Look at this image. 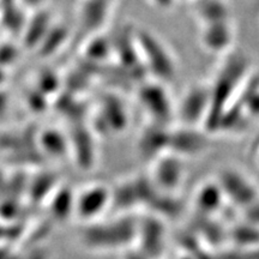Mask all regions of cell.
<instances>
[{
  "instance_id": "1",
  "label": "cell",
  "mask_w": 259,
  "mask_h": 259,
  "mask_svg": "<svg viewBox=\"0 0 259 259\" xmlns=\"http://www.w3.org/2000/svg\"><path fill=\"white\" fill-rule=\"evenodd\" d=\"M138 225L131 218L113 220L109 222H90L80 234L85 246L96 250L127 247L136 241Z\"/></svg>"
},
{
  "instance_id": "2",
  "label": "cell",
  "mask_w": 259,
  "mask_h": 259,
  "mask_svg": "<svg viewBox=\"0 0 259 259\" xmlns=\"http://www.w3.org/2000/svg\"><path fill=\"white\" fill-rule=\"evenodd\" d=\"M112 204V191L101 184L84 187L74 196L73 212L84 222H94Z\"/></svg>"
},
{
  "instance_id": "3",
  "label": "cell",
  "mask_w": 259,
  "mask_h": 259,
  "mask_svg": "<svg viewBox=\"0 0 259 259\" xmlns=\"http://www.w3.org/2000/svg\"><path fill=\"white\" fill-rule=\"evenodd\" d=\"M137 44L139 56L149 69L160 78H170L171 74H174L176 66L169 53L162 47L161 42L148 32H143L137 36Z\"/></svg>"
},
{
  "instance_id": "4",
  "label": "cell",
  "mask_w": 259,
  "mask_h": 259,
  "mask_svg": "<svg viewBox=\"0 0 259 259\" xmlns=\"http://www.w3.org/2000/svg\"><path fill=\"white\" fill-rule=\"evenodd\" d=\"M181 171H183V168L177 157H162L156 163L151 180L154 184L160 185L166 190L174 189L179 184Z\"/></svg>"
},
{
  "instance_id": "5",
  "label": "cell",
  "mask_w": 259,
  "mask_h": 259,
  "mask_svg": "<svg viewBox=\"0 0 259 259\" xmlns=\"http://www.w3.org/2000/svg\"><path fill=\"white\" fill-rule=\"evenodd\" d=\"M225 21L208 23L205 29H203V44L208 50L220 52L232 42V28Z\"/></svg>"
},
{
  "instance_id": "6",
  "label": "cell",
  "mask_w": 259,
  "mask_h": 259,
  "mask_svg": "<svg viewBox=\"0 0 259 259\" xmlns=\"http://www.w3.org/2000/svg\"><path fill=\"white\" fill-rule=\"evenodd\" d=\"M162 227L160 222L148 220L143 225H138V235L142 245L141 252L147 257L156 255L161 250L162 246Z\"/></svg>"
},
{
  "instance_id": "7",
  "label": "cell",
  "mask_w": 259,
  "mask_h": 259,
  "mask_svg": "<svg viewBox=\"0 0 259 259\" xmlns=\"http://www.w3.org/2000/svg\"><path fill=\"white\" fill-rule=\"evenodd\" d=\"M38 143L42 150L51 157L61 158L67 153L69 141L65 136L56 128H47L41 132L38 137Z\"/></svg>"
},
{
  "instance_id": "8",
  "label": "cell",
  "mask_w": 259,
  "mask_h": 259,
  "mask_svg": "<svg viewBox=\"0 0 259 259\" xmlns=\"http://www.w3.org/2000/svg\"><path fill=\"white\" fill-rule=\"evenodd\" d=\"M141 101L153 116H156L157 119H164L167 116L166 95L157 87H148L142 90Z\"/></svg>"
},
{
  "instance_id": "9",
  "label": "cell",
  "mask_w": 259,
  "mask_h": 259,
  "mask_svg": "<svg viewBox=\"0 0 259 259\" xmlns=\"http://www.w3.org/2000/svg\"><path fill=\"white\" fill-rule=\"evenodd\" d=\"M204 143L205 141L203 137H199L198 135L192 134V132H180V134L173 135L168 139V144L177 153H198L205 145Z\"/></svg>"
},
{
  "instance_id": "10",
  "label": "cell",
  "mask_w": 259,
  "mask_h": 259,
  "mask_svg": "<svg viewBox=\"0 0 259 259\" xmlns=\"http://www.w3.org/2000/svg\"><path fill=\"white\" fill-rule=\"evenodd\" d=\"M47 22V17L45 15L40 14L37 16V18H35L32 21L31 24L28 25V29H25V41L28 42V45L30 44L31 46L40 44V41L44 40V37L46 36V34L50 30V24L42 25Z\"/></svg>"
},
{
  "instance_id": "11",
  "label": "cell",
  "mask_w": 259,
  "mask_h": 259,
  "mask_svg": "<svg viewBox=\"0 0 259 259\" xmlns=\"http://www.w3.org/2000/svg\"><path fill=\"white\" fill-rule=\"evenodd\" d=\"M65 37H66V29L65 28H50V30L46 34V36L42 40V52L44 53H52L59 48L63 44Z\"/></svg>"
},
{
  "instance_id": "12",
  "label": "cell",
  "mask_w": 259,
  "mask_h": 259,
  "mask_svg": "<svg viewBox=\"0 0 259 259\" xmlns=\"http://www.w3.org/2000/svg\"><path fill=\"white\" fill-rule=\"evenodd\" d=\"M219 190L213 187H205L203 191H200L198 196V204L202 209H213L219 205L220 198Z\"/></svg>"
},
{
  "instance_id": "13",
  "label": "cell",
  "mask_w": 259,
  "mask_h": 259,
  "mask_svg": "<svg viewBox=\"0 0 259 259\" xmlns=\"http://www.w3.org/2000/svg\"><path fill=\"white\" fill-rule=\"evenodd\" d=\"M109 51H111V46L107 44L106 40L103 38H96L95 41H93L88 47V54L89 57H92V59H101L108 56Z\"/></svg>"
},
{
  "instance_id": "14",
  "label": "cell",
  "mask_w": 259,
  "mask_h": 259,
  "mask_svg": "<svg viewBox=\"0 0 259 259\" xmlns=\"http://www.w3.org/2000/svg\"><path fill=\"white\" fill-rule=\"evenodd\" d=\"M18 51L12 45H2L0 46V66L6 67L8 65L15 63L17 59Z\"/></svg>"
},
{
  "instance_id": "15",
  "label": "cell",
  "mask_w": 259,
  "mask_h": 259,
  "mask_svg": "<svg viewBox=\"0 0 259 259\" xmlns=\"http://www.w3.org/2000/svg\"><path fill=\"white\" fill-rule=\"evenodd\" d=\"M57 84H58V80L56 78V76H54V74H52L51 72H46L40 77V88L41 89L46 88L47 85H48V88L56 89Z\"/></svg>"
},
{
  "instance_id": "16",
  "label": "cell",
  "mask_w": 259,
  "mask_h": 259,
  "mask_svg": "<svg viewBox=\"0 0 259 259\" xmlns=\"http://www.w3.org/2000/svg\"><path fill=\"white\" fill-rule=\"evenodd\" d=\"M22 8H27L30 10H38L46 3V0H18Z\"/></svg>"
},
{
  "instance_id": "17",
  "label": "cell",
  "mask_w": 259,
  "mask_h": 259,
  "mask_svg": "<svg viewBox=\"0 0 259 259\" xmlns=\"http://www.w3.org/2000/svg\"><path fill=\"white\" fill-rule=\"evenodd\" d=\"M153 4L156 6V8L160 9H169L177 0H150Z\"/></svg>"
},
{
  "instance_id": "18",
  "label": "cell",
  "mask_w": 259,
  "mask_h": 259,
  "mask_svg": "<svg viewBox=\"0 0 259 259\" xmlns=\"http://www.w3.org/2000/svg\"><path fill=\"white\" fill-rule=\"evenodd\" d=\"M6 109V95L0 92V116Z\"/></svg>"
},
{
  "instance_id": "19",
  "label": "cell",
  "mask_w": 259,
  "mask_h": 259,
  "mask_svg": "<svg viewBox=\"0 0 259 259\" xmlns=\"http://www.w3.org/2000/svg\"><path fill=\"white\" fill-rule=\"evenodd\" d=\"M124 259H149V258L141 252V253H136V254L135 253H127Z\"/></svg>"
},
{
  "instance_id": "20",
  "label": "cell",
  "mask_w": 259,
  "mask_h": 259,
  "mask_svg": "<svg viewBox=\"0 0 259 259\" xmlns=\"http://www.w3.org/2000/svg\"><path fill=\"white\" fill-rule=\"evenodd\" d=\"M6 82V71L5 67L0 66V88L4 85V83Z\"/></svg>"
},
{
  "instance_id": "21",
  "label": "cell",
  "mask_w": 259,
  "mask_h": 259,
  "mask_svg": "<svg viewBox=\"0 0 259 259\" xmlns=\"http://www.w3.org/2000/svg\"><path fill=\"white\" fill-rule=\"evenodd\" d=\"M28 259H46V257H45V255H42V254H34Z\"/></svg>"
}]
</instances>
